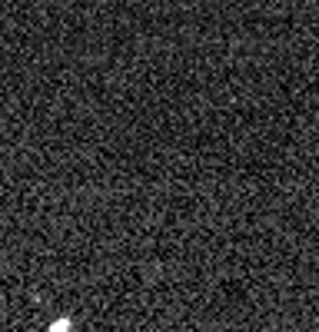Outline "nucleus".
Listing matches in <instances>:
<instances>
[{
	"label": "nucleus",
	"instance_id": "nucleus-1",
	"mask_svg": "<svg viewBox=\"0 0 319 332\" xmlns=\"http://www.w3.org/2000/svg\"><path fill=\"white\" fill-rule=\"evenodd\" d=\"M66 329H70V319H60V322H54L47 332H66Z\"/></svg>",
	"mask_w": 319,
	"mask_h": 332
}]
</instances>
